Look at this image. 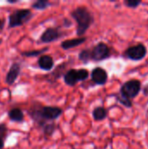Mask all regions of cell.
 <instances>
[{
    "label": "cell",
    "mask_w": 148,
    "mask_h": 149,
    "mask_svg": "<svg viewBox=\"0 0 148 149\" xmlns=\"http://www.w3.org/2000/svg\"><path fill=\"white\" fill-rule=\"evenodd\" d=\"M63 113V110L58 107H46L40 104L31 105L28 113L31 120L42 128L47 124V121L57 120Z\"/></svg>",
    "instance_id": "cell-1"
},
{
    "label": "cell",
    "mask_w": 148,
    "mask_h": 149,
    "mask_svg": "<svg viewBox=\"0 0 148 149\" xmlns=\"http://www.w3.org/2000/svg\"><path fill=\"white\" fill-rule=\"evenodd\" d=\"M71 16L77 23V35L81 37L84 35L90 26L93 24L94 17L92 13L85 7L79 6L73 10L71 13Z\"/></svg>",
    "instance_id": "cell-2"
},
{
    "label": "cell",
    "mask_w": 148,
    "mask_h": 149,
    "mask_svg": "<svg viewBox=\"0 0 148 149\" xmlns=\"http://www.w3.org/2000/svg\"><path fill=\"white\" fill-rule=\"evenodd\" d=\"M33 17L30 9H17L12 11L8 17V28L22 26L28 23Z\"/></svg>",
    "instance_id": "cell-3"
},
{
    "label": "cell",
    "mask_w": 148,
    "mask_h": 149,
    "mask_svg": "<svg viewBox=\"0 0 148 149\" xmlns=\"http://www.w3.org/2000/svg\"><path fill=\"white\" fill-rule=\"evenodd\" d=\"M141 90V83L138 79H131L125 82L120 91V95L126 100L134 99Z\"/></svg>",
    "instance_id": "cell-4"
},
{
    "label": "cell",
    "mask_w": 148,
    "mask_h": 149,
    "mask_svg": "<svg viewBox=\"0 0 148 149\" xmlns=\"http://www.w3.org/2000/svg\"><path fill=\"white\" fill-rule=\"evenodd\" d=\"M89 76V72L86 69H71L64 75V80L66 85L73 86L79 81L85 80Z\"/></svg>",
    "instance_id": "cell-5"
},
{
    "label": "cell",
    "mask_w": 148,
    "mask_h": 149,
    "mask_svg": "<svg viewBox=\"0 0 148 149\" xmlns=\"http://www.w3.org/2000/svg\"><path fill=\"white\" fill-rule=\"evenodd\" d=\"M92 60L93 61H102L108 58L111 56V50L107 45L103 42L96 45L92 50Z\"/></svg>",
    "instance_id": "cell-6"
},
{
    "label": "cell",
    "mask_w": 148,
    "mask_h": 149,
    "mask_svg": "<svg viewBox=\"0 0 148 149\" xmlns=\"http://www.w3.org/2000/svg\"><path fill=\"white\" fill-rule=\"evenodd\" d=\"M147 52V51L146 46L140 43L126 49V51L125 52V57L134 61H139L146 57Z\"/></svg>",
    "instance_id": "cell-7"
},
{
    "label": "cell",
    "mask_w": 148,
    "mask_h": 149,
    "mask_svg": "<svg viewBox=\"0 0 148 149\" xmlns=\"http://www.w3.org/2000/svg\"><path fill=\"white\" fill-rule=\"evenodd\" d=\"M61 37H63V32L58 28L49 27L42 33L40 41L42 43H51L59 39Z\"/></svg>",
    "instance_id": "cell-8"
},
{
    "label": "cell",
    "mask_w": 148,
    "mask_h": 149,
    "mask_svg": "<svg viewBox=\"0 0 148 149\" xmlns=\"http://www.w3.org/2000/svg\"><path fill=\"white\" fill-rule=\"evenodd\" d=\"M21 72V65L18 62H14L10 66L6 73L5 76V83L9 86H11L15 83L17 79L18 78Z\"/></svg>",
    "instance_id": "cell-9"
},
{
    "label": "cell",
    "mask_w": 148,
    "mask_h": 149,
    "mask_svg": "<svg viewBox=\"0 0 148 149\" xmlns=\"http://www.w3.org/2000/svg\"><path fill=\"white\" fill-rule=\"evenodd\" d=\"M91 78L92 80L97 84V85H105L108 79V75L106 70H104L101 67H96L92 70V73H91Z\"/></svg>",
    "instance_id": "cell-10"
},
{
    "label": "cell",
    "mask_w": 148,
    "mask_h": 149,
    "mask_svg": "<svg viewBox=\"0 0 148 149\" xmlns=\"http://www.w3.org/2000/svg\"><path fill=\"white\" fill-rule=\"evenodd\" d=\"M38 67L41 70L51 71L53 68L54 60H53L51 56L46 55V54H43L42 56L39 57V58L38 60Z\"/></svg>",
    "instance_id": "cell-11"
},
{
    "label": "cell",
    "mask_w": 148,
    "mask_h": 149,
    "mask_svg": "<svg viewBox=\"0 0 148 149\" xmlns=\"http://www.w3.org/2000/svg\"><path fill=\"white\" fill-rule=\"evenodd\" d=\"M85 40H86V38H85V37H79L76 38L65 40L64 42L61 43V47L64 50L72 49V48H74L76 46H79V45L84 44L85 42Z\"/></svg>",
    "instance_id": "cell-12"
},
{
    "label": "cell",
    "mask_w": 148,
    "mask_h": 149,
    "mask_svg": "<svg viewBox=\"0 0 148 149\" xmlns=\"http://www.w3.org/2000/svg\"><path fill=\"white\" fill-rule=\"evenodd\" d=\"M8 117L13 122H22L24 120V112L20 108H18V107L11 108L8 112Z\"/></svg>",
    "instance_id": "cell-13"
},
{
    "label": "cell",
    "mask_w": 148,
    "mask_h": 149,
    "mask_svg": "<svg viewBox=\"0 0 148 149\" xmlns=\"http://www.w3.org/2000/svg\"><path fill=\"white\" fill-rule=\"evenodd\" d=\"M107 110L103 107H98L92 111V116L95 120H103L107 117Z\"/></svg>",
    "instance_id": "cell-14"
},
{
    "label": "cell",
    "mask_w": 148,
    "mask_h": 149,
    "mask_svg": "<svg viewBox=\"0 0 148 149\" xmlns=\"http://www.w3.org/2000/svg\"><path fill=\"white\" fill-rule=\"evenodd\" d=\"M8 127L5 124H0V149L3 148L4 142L8 137Z\"/></svg>",
    "instance_id": "cell-15"
},
{
    "label": "cell",
    "mask_w": 148,
    "mask_h": 149,
    "mask_svg": "<svg viewBox=\"0 0 148 149\" xmlns=\"http://www.w3.org/2000/svg\"><path fill=\"white\" fill-rule=\"evenodd\" d=\"M50 5H51V3L47 0H38L31 4V7L32 9L42 10H45Z\"/></svg>",
    "instance_id": "cell-16"
},
{
    "label": "cell",
    "mask_w": 148,
    "mask_h": 149,
    "mask_svg": "<svg viewBox=\"0 0 148 149\" xmlns=\"http://www.w3.org/2000/svg\"><path fill=\"white\" fill-rule=\"evenodd\" d=\"M79 58L85 64H87L91 59H92V52L91 49H86L83 50L79 52Z\"/></svg>",
    "instance_id": "cell-17"
},
{
    "label": "cell",
    "mask_w": 148,
    "mask_h": 149,
    "mask_svg": "<svg viewBox=\"0 0 148 149\" xmlns=\"http://www.w3.org/2000/svg\"><path fill=\"white\" fill-rule=\"evenodd\" d=\"M48 50L47 47H44L41 50H34V51H29V52H21V55L24 57H37V56H42L44 52H45Z\"/></svg>",
    "instance_id": "cell-18"
},
{
    "label": "cell",
    "mask_w": 148,
    "mask_h": 149,
    "mask_svg": "<svg viewBox=\"0 0 148 149\" xmlns=\"http://www.w3.org/2000/svg\"><path fill=\"white\" fill-rule=\"evenodd\" d=\"M55 130H56V126H55V124H53V123L46 124V125L43 127L44 134L46 135V136H51V135L53 134V133L55 132Z\"/></svg>",
    "instance_id": "cell-19"
},
{
    "label": "cell",
    "mask_w": 148,
    "mask_h": 149,
    "mask_svg": "<svg viewBox=\"0 0 148 149\" xmlns=\"http://www.w3.org/2000/svg\"><path fill=\"white\" fill-rule=\"evenodd\" d=\"M116 99H117L123 106H125V107H132V106H133V105H132V100H126V99L121 97L120 94L116 96Z\"/></svg>",
    "instance_id": "cell-20"
},
{
    "label": "cell",
    "mask_w": 148,
    "mask_h": 149,
    "mask_svg": "<svg viewBox=\"0 0 148 149\" xmlns=\"http://www.w3.org/2000/svg\"><path fill=\"white\" fill-rule=\"evenodd\" d=\"M141 3L140 0H126L125 4L129 8H136Z\"/></svg>",
    "instance_id": "cell-21"
},
{
    "label": "cell",
    "mask_w": 148,
    "mask_h": 149,
    "mask_svg": "<svg viewBox=\"0 0 148 149\" xmlns=\"http://www.w3.org/2000/svg\"><path fill=\"white\" fill-rule=\"evenodd\" d=\"M6 20H5V18H3V17H1L0 18V33L3 31V28H4V25H5V22Z\"/></svg>",
    "instance_id": "cell-22"
},
{
    "label": "cell",
    "mask_w": 148,
    "mask_h": 149,
    "mask_svg": "<svg viewBox=\"0 0 148 149\" xmlns=\"http://www.w3.org/2000/svg\"><path fill=\"white\" fill-rule=\"evenodd\" d=\"M17 2H18L17 0H15V1H14V0H9V1H7L8 3H17Z\"/></svg>",
    "instance_id": "cell-23"
},
{
    "label": "cell",
    "mask_w": 148,
    "mask_h": 149,
    "mask_svg": "<svg viewBox=\"0 0 148 149\" xmlns=\"http://www.w3.org/2000/svg\"><path fill=\"white\" fill-rule=\"evenodd\" d=\"M1 43H2V39L0 38V45H1Z\"/></svg>",
    "instance_id": "cell-24"
},
{
    "label": "cell",
    "mask_w": 148,
    "mask_h": 149,
    "mask_svg": "<svg viewBox=\"0 0 148 149\" xmlns=\"http://www.w3.org/2000/svg\"><path fill=\"white\" fill-rule=\"evenodd\" d=\"M147 113H148V110H147Z\"/></svg>",
    "instance_id": "cell-25"
}]
</instances>
